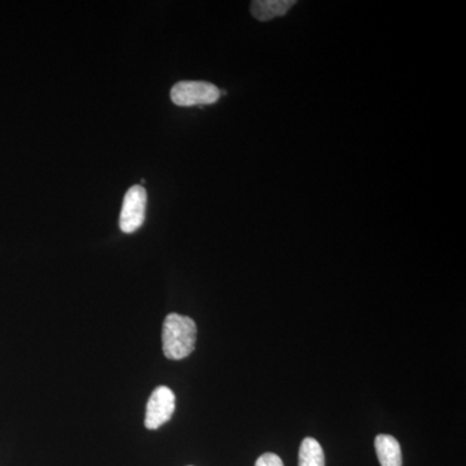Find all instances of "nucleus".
Returning a JSON list of instances; mask_svg holds the SVG:
<instances>
[{
  "label": "nucleus",
  "instance_id": "3",
  "mask_svg": "<svg viewBox=\"0 0 466 466\" xmlns=\"http://www.w3.org/2000/svg\"><path fill=\"white\" fill-rule=\"evenodd\" d=\"M147 191L142 186H134L126 192L119 228L125 233L137 231L146 220Z\"/></svg>",
  "mask_w": 466,
  "mask_h": 466
},
{
  "label": "nucleus",
  "instance_id": "6",
  "mask_svg": "<svg viewBox=\"0 0 466 466\" xmlns=\"http://www.w3.org/2000/svg\"><path fill=\"white\" fill-rule=\"evenodd\" d=\"M375 447L381 466H401L400 444L394 437L388 434L377 435Z\"/></svg>",
  "mask_w": 466,
  "mask_h": 466
},
{
  "label": "nucleus",
  "instance_id": "8",
  "mask_svg": "<svg viewBox=\"0 0 466 466\" xmlns=\"http://www.w3.org/2000/svg\"><path fill=\"white\" fill-rule=\"evenodd\" d=\"M256 466H284L283 460L275 453H265L257 460Z\"/></svg>",
  "mask_w": 466,
  "mask_h": 466
},
{
  "label": "nucleus",
  "instance_id": "4",
  "mask_svg": "<svg viewBox=\"0 0 466 466\" xmlns=\"http://www.w3.org/2000/svg\"><path fill=\"white\" fill-rule=\"evenodd\" d=\"M175 410V394L167 386H158L147 403L144 425L148 431H156L170 421Z\"/></svg>",
  "mask_w": 466,
  "mask_h": 466
},
{
  "label": "nucleus",
  "instance_id": "7",
  "mask_svg": "<svg viewBox=\"0 0 466 466\" xmlns=\"http://www.w3.org/2000/svg\"><path fill=\"white\" fill-rule=\"evenodd\" d=\"M299 466H325L323 447L314 438H305L300 444Z\"/></svg>",
  "mask_w": 466,
  "mask_h": 466
},
{
  "label": "nucleus",
  "instance_id": "2",
  "mask_svg": "<svg viewBox=\"0 0 466 466\" xmlns=\"http://www.w3.org/2000/svg\"><path fill=\"white\" fill-rule=\"evenodd\" d=\"M219 88L213 84L204 81L177 82L171 88L170 96L175 106H210L217 103L220 97Z\"/></svg>",
  "mask_w": 466,
  "mask_h": 466
},
{
  "label": "nucleus",
  "instance_id": "5",
  "mask_svg": "<svg viewBox=\"0 0 466 466\" xmlns=\"http://www.w3.org/2000/svg\"><path fill=\"white\" fill-rule=\"evenodd\" d=\"M294 5V0H256L251 2L250 12L257 20L269 21L285 16Z\"/></svg>",
  "mask_w": 466,
  "mask_h": 466
},
{
  "label": "nucleus",
  "instance_id": "1",
  "mask_svg": "<svg viewBox=\"0 0 466 466\" xmlns=\"http://www.w3.org/2000/svg\"><path fill=\"white\" fill-rule=\"evenodd\" d=\"M198 327L191 318L168 314L162 327V349L170 360H182L195 350Z\"/></svg>",
  "mask_w": 466,
  "mask_h": 466
}]
</instances>
